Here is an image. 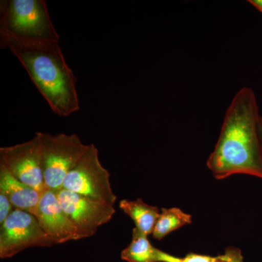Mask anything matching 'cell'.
Instances as JSON below:
<instances>
[{
	"label": "cell",
	"mask_w": 262,
	"mask_h": 262,
	"mask_svg": "<svg viewBox=\"0 0 262 262\" xmlns=\"http://www.w3.org/2000/svg\"><path fill=\"white\" fill-rule=\"evenodd\" d=\"M261 119L254 92L243 88L227 108L220 137L207 160L215 179L246 174L262 179Z\"/></svg>",
	"instance_id": "6da1fadb"
},
{
	"label": "cell",
	"mask_w": 262,
	"mask_h": 262,
	"mask_svg": "<svg viewBox=\"0 0 262 262\" xmlns=\"http://www.w3.org/2000/svg\"><path fill=\"white\" fill-rule=\"evenodd\" d=\"M0 46L23 65L53 113L66 117L80 111L77 78L58 42H25L0 34Z\"/></svg>",
	"instance_id": "7a4b0ae2"
},
{
	"label": "cell",
	"mask_w": 262,
	"mask_h": 262,
	"mask_svg": "<svg viewBox=\"0 0 262 262\" xmlns=\"http://www.w3.org/2000/svg\"><path fill=\"white\" fill-rule=\"evenodd\" d=\"M0 34L25 42H59L45 0H2Z\"/></svg>",
	"instance_id": "3957f363"
},
{
	"label": "cell",
	"mask_w": 262,
	"mask_h": 262,
	"mask_svg": "<svg viewBox=\"0 0 262 262\" xmlns=\"http://www.w3.org/2000/svg\"><path fill=\"white\" fill-rule=\"evenodd\" d=\"M36 134L42 146L45 185L47 190H58L63 187L67 176L82 159L89 145L83 144L77 134Z\"/></svg>",
	"instance_id": "277c9868"
},
{
	"label": "cell",
	"mask_w": 262,
	"mask_h": 262,
	"mask_svg": "<svg viewBox=\"0 0 262 262\" xmlns=\"http://www.w3.org/2000/svg\"><path fill=\"white\" fill-rule=\"evenodd\" d=\"M62 188L112 206L117 201L110 174L100 162L98 150L94 144L88 146L82 159L66 177Z\"/></svg>",
	"instance_id": "5b68a950"
},
{
	"label": "cell",
	"mask_w": 262,
	"mask_h": 262,
	"mask_svg": "<svg viewBox=\"0 0 262 262\" xmlns=\"http://www.w3.org/2000/svg\"><path fill=\"white\" fill-rule=\"evenodd\" d=\"M53 245L37 219L29 212L15 209L0 226L1 258L13 257L27 248Z\"/></svg>",
	"instance_id": "8992f818"
},
{
	"label": "cell",
	"mask_w": 262,
	"mask_h": 262,
	"mask_svg": "<svg viewBox=\"0 0 262 262\" xmlns=\"http://www.w3.org/2000/svg\"><path fill=\"white\" fill-rule=\"evenodd\" d=\"M61 208L78 230L81 239L92 237L98 227L108 223L115 215V207L61 189L55 191Z\"/></svg>",
	"instance_id": "52a82bcc"
},
{
	"label": "cell",
	"mask_w": 262,
	"mask_h": 262,
	"mask_svg": "<svg viewBox=\"0 0 262 262\" xmlns=\"http://www.w3.org/2000/svg\"><path fill=\"white\" fill-rule=\"evenodd\" d=\"M0 162L20 182L41 193L47 191L43 178L42 146L37 134L27 142L0 148Z\"/></svg>",
	"instance_id": "ba28073f"
},
{
	"label": "cell",
	"mask_w": 262,
	"mask_h": 262,
	"mask_svg": "<svg viewBox=\"0 0 262 262\" xmlns=\"http://www.w3.org/2000/svg\"><path fill=\"white\" fill-rule=\"evenodd\" d=\"M35 216L53 245L81 239L78 230L61 208L55 191L43 193Z\"/></svg>",
	"instance_id": "9c48e42d"
},
{
	"label": "cell",
	"mask_w": 262,
	"mask_h": 262,
	"mask_svg": "<svg viewBox=\"0 0 262 262\" xmlns=\"http://www.w3.org/2000/svg\"><path fill=\"white\" fill-rule=\"evenodd\" d=\"M0 192L6 194L15 209L29 212L34 216L43 194L15 178L1 162Z\"/></svg>",
	"instance_id": "30bf717a"
},
{
	"label": "cell",
	"mask_w": 262,
	"mask_h": 262,
	"mask_svg": "<svg viewBox=\"0 0 262 262\" xmlns=\"http://www.w3.org/2000/svg\"><path fill=\"white\" fill-rule=\"evenodd\" d=\"M119 206L134 221L136 228L146 235L152 234L160 213L158 207L150 206L141 199L122 200Z\"/></svg>",
	"instance_id": "8fae6325"
},
{
	"label": "cell",
	"mask_w": 262,
	"mask_h": 262,
	"mask_svg": "<svg viewBox=\"0 0 262 262\" xmlns=\"http://www.w3.org/2000/svg\"><path fill=\"white\" fill-rule=\"evenodd\" d=\"M158 248L151 244L148 235L134 228L130 244L122 250L121 258L127 262H158Z\"/></svg>",
	"instance_id": "7c38bea8"
},
{
	"label": "cell",
	"mask_w": 262,
	"mask_h": 262,
	"mask_svg": "<svg viewBox=\"0 0 262 262\" xmlns=\"http://www.w3.org/2000/svg\"><path fill=\"white\" fill-rule=\"evenodd\" d=\"M190 224H192V215L184 213L180 208H161L153 230V237L161 241L174 231Z\"/></svg>",
	"instance_id": "4fadbf2b"
},
{
	"label": "cell",
	"mask_w": 262,
	"mask_h": 262,
	"mask_svg": "<svg viewBox=\"0 0 262 262\" xmlns=\"http://www.w3.org/2000/svg\"><path fill=\"white\" fill-rule=\"evenodd\" d=\"M158 262H244L242 251L237 248H226L223 254L216 256L189 253L184 257H178L158 249Z\"/></svg>",
	"instance_id": "5bb4252c"
},
{
	"label": "cell",
	"mask_w": 262,
	"mask_h": 262,
	"mask_svg": "<svg viewBox=\"0 0 262 262\" xmlns=\"http://www.w3.org/2000/svg\"><path fill=\"white\" fill-rule=\"evenodd\" d=\"M15 209L9 198L3 192H0V225H3L12 212Z\"/></svg>",
	"instance_id": "9a60e30c"
},
{
	"label": "cell",
	"mask_w": 262,
	"mask_h": 262,
	"mask_svg": "<svg viewBox=\"0 0 262 262\" xmlns=\"http://www.w3.org/2000/svg\"><path fill=\"white\" fill-rule=\"evenodd\" d=\"M249 3L262 13V0H250Z\"/></svg>",
	"instance_id": "2e32d148"
},
{
	"label": "cell",
	"mask_w": 262,
	"mask_h": 262,
	"mask_svg": "<svg viewBox=\"0 0 262 262\" xmlns=\"http://www.w3.org/2000/svg\"><path fill=\"white\" fill-rule=\"evenodd\" d=\"M259 131H260V136H261V144H262V117L261 119V121H260Z\"/></svg>",
	"instance_id": "e0dca14e"
}]
</instances>
